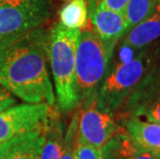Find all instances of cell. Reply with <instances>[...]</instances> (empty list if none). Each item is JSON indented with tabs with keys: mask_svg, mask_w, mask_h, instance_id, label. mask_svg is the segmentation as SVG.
Here are the masks:
<instances>
[{
	"mask_svg": "<svg viewBox=\"0 0 160 159\" xmlns=\"http://www.w3.org/2000/svg\"><path fill=\"white\" fill-rule=\"evenodd\" d=\"M104 159H158L141 149L125 130L119 129L115 137L103 147Z\"/></svg>",
	"mask_w": 160,
	"mask_h": 159,
	"instance_id": "4fadbf2b",
	"label": "cell"
},
{
	"mask_svg": "<svg viewBox=\"0 0 160 159\" xmlns=\"http://www.w3.org/2000/svg\"><path fill=\"white\" fill-rule=\"evenodd\" d=\"M55 113V107L46 102H24L0 111V144L42 126Z\"/></svg>",
	"mask_w": 160,
	"mask_h": 159,
	"instance_id": "52a82bcc",
	"label": "cell"
},
{
	"mask_svg": "<svg viewBox=\"0 0 160 159\" xmlns=\"http://www.w3.org/2000/svg\"><path fill=\"white\" fill-rule=\"evenodd\" d=\"M125 131L138 146L158 157L160 154V124L131 116L125 125Z\"/></svg>",
	"mask_w": 160,
	"mask_h": 159,
	"instance_id": "7c38bea8",
	"label": "cell"
},
{
	"mask_svg": "<svg viewBox=\"0 0 160 159\" xmlns=\"http://www.w3.org/2000/svg\"><path fill=\"white\" fill-rule=\"evenodd\" d=\"M154 57L145 48L131 59L121 61L105 74L97 93L98 103L113 112L130 101L152 72Z\"/></svg>",
	"mask_w": 160,
	"mask_h": 159,
	"instance_id": "277c9868",
	"label": "cell"
},
{
	"mask_svg": "<svg viewBox=\"0 0 160 159\" xmlns=\"http://www.w3.org/2000/svg\"><path fill=\"white\" fill-rule=\"evenodd\" d=\"M55 13V0H0V40L43 27Z\"/></svg>",
	"mask_w": 160,
	"mask_h": 159,
	"instance_id": "5b68a950",
	"label": "cell"
},
{
	"mask_svg": "<svg viewBox=\"0 0 160 159\" xmlns=\"http://www.w3.org/2000/svg\"><path fill=\"white\" fill-rule=\"evenodd\" d=\"M117 42H105L93 29L81 30L76 53V89L79 103L97 97V90L108 73Z\"/></svg>",
	"mask_w": 160,
	"mask_h": 159,
	"instance_id": "3957f363",
	"label": "cell"
},
{
	"mask_svg": "<svg viewBox=\"0 0 160 159\" xmlns=\"http://www.w3.org/2000/svg\"><path fill=\"white\" fill-rule=\"evenodd\" d=\"M50 28L43 26L0 40V87L24 102L55 106L48 69Z\"/></svg>",
	"mask_w": 160,
	"mask_h": 159,
	"instance_id": "6da1fadb",
	"label": "cell"
},
{
	"mask_svg": "<svg viewBox=\"0 0 160 159\" xmlns=\"http://www.w3.org/2000/svg\"><path fill=\"white\" fill-rule=\"evenodd\" d=\"M158 159H160V154L158 155Z\"/></svg>",
	"mask_w": 160,
	"mask_h": 159,
	"instance_id": "7402d4cb",
	"label": "cell"
},
{
	"mask_svg": "<svg viewBox=\"0 0 160 159\" xmlns=\"http://www.w3.org/2000/svg\"><path fill=\"white\" fill-rule=\"evenodd\" d=\"M16 104V99L11 93L0 87V111Z\"/></svg>",
	"mask_w": 160,
	"mask_h": 159,
	"instance_id": "ffe728a7",
	"label": "cell"
},
{
	"mask_svg": "<svg viewBox=\"0 0 160 159\" xmlns=\"http://www.w3.org/2000/svg\"><path fill=\"white\" fill-rule=\"evenodd\" d=\"M138 103L135 116H144L160 124V70L153 68L131 101Z\"/></svg>",
	"mask_w": 160,
	"mask_h": 159,
	"instance_id": "30bf717a",
	"label": "cell"
},
{
	"mask_svg": "<svg viewBox=\"0 0 160 159\" xmlns=\"http://www.w3.org/2000/svg\"><path fill=\"white\" fill-rule=\"evenodd\" d=\"M77 147V116L71 120L66 133L64 135V144L61 154L58 159H76Z\"/></svg>",
	"mask_w": 160,
	"mask_h": 159,
	"instance_id": "e0dca14e",
	"label": "cell"
},
{
	"mask_svg": "<svg viewBox=\"0 0 160 159\" xmlns=\"http://www.w3.org/2000/svg\"><path fill=\"white\" fill-rule=\"evenodd\" d=\"M59 23L68 29H84L88 20L86 0H65L59 11Z\"/></svg>",
	"mask_w": 160,
	"mask_h": 159,
	"instance_id": "9a60e30c",
	"label": "cell"
},
{
	"mask_svg": "<svg viewBox=\"0 0 160 159\" xmlns=\"http://www.w3.org/2000/svg\"><path fill=\"white\" fill-rule=\"evenodd\" d=\"M77 143L96 148L103 147L118 132L114 115L98 103L97 97L76 114Z\"/></svg>",
	"mask_w": 160,
	"mask_h": 159,
	"instance_id": "8992f818",
	"label": "cell"
},
{
	"mask_svg": "<svg viewBox=\"0 0 160 159\" xmlns=\"http://www.w3.org/2000/svg\"><path fill=\"white\" fill-rule=\"evenodd\" d=\"M64 130L57 112L51 117L47 127L45 143L39 159H58L64 144Z\"/></svg>",
	"mask_w": 160,
	"mask_h": 159,
	"instance_id": "5bb4252c",
	"label": "cell"
},
{
	"mask_svg": "<svg viewBox=\"0 0 160 159\" xmlns=\"http://www.w3.org/2000/svg\"><path fill=\"white\" fill-rule=\"evenodd\" d=\"M81 30L68 29L59 22L50 28L48 62L55 86V97L64 112L79 104L76 89V53Z\"/></svg>",
	"mask_w": 160,
	"mask_h": 159,
	"instance_id": "7a4b0ae2",
	"label": "cell"
},
{
	"mask_svg": "<svg viewBox=\"0 0 160 159\" xmlns=\"http://www.w3.org/2000/svg\"><path fill=\"white\" fill-rule=\"evenodd\" d=\"M160 38V0L146 19L126 33L123 46L131 50H142Z\"/></svg>",
	"mask_w": 160,
	"mask_h": 159,
	"instance_id": "8fae6325",
	"label": "cell"
},
{
	"mask_svg": "<svg viewBox=\"0 0 160 159\" xmlns=\"http://www.w3.org/2000/svg\"><path fill=\"white\" fill-rule=\"evenodd\" d=\"M157 0H128L124 15L126 19V33L132 27L146 19L153 11Z\"/></svg>",
	"mask_w": 160,
	"mask_h": 159,
	"instance_id": "2e32d148",
	"label": "cell"
},
{
	"mask_svg": "<svg viewBox=\"0 0 160 159\" xmlns=\"http://www.w3.org/2000/svg\"><path fill=\"white\" fill-rule=\"evenodd\" d=\"M94 32L105 42H118L126 34V19L123 12L107 8L98 3L91 12Z\"/></svg>",
	"mask_w": 160,
	"mask_h": 159,
	"instance_id": "9c48e42d",
	"label": "cell"
},
{
	"mask_svg": "<svg viewBox=\"0 0 160 159\" xmlns=\"http://www.w3.org/2000/svg\"><path fill=\"white\" fill-rule=\"evenodd\" d=\"M95 3H96V0H92V1H91V2L89 3V4H90V6H91V7H92V8H91L92 11H93V9H94V8H95V7H96V6H97L96 4H95Z\"/></svg>",
	"mask_w": 160,
	"mask_h": 159,
	"instance_id": "44dd1931",
	"label": "cell"
},
{
	"mask_svg": "<svg viewBox=\"0 0 160 159\" xmlns=\"http://www.w3.org/2000/svg\"><path fill=\"white\" fill-rule=\"evenodd\" d=\"M127 2L128 0H100L99 4L107 8L112 9V11L124 13Z\"/></svg>",
	"mask_w": 160,
	"mask_h": 159,
	"instance_id": "d6986e66",
	"label": "cell"
},
{
	"mask_svg": "<svg viewBox=\"0 0 160 159\" xmlns=\"http://www.w3.org/2000/svg\"><path fill=\"white\" fill-rule=\"evenodd\" d=\"M49 120L35 129L0 144V159H39Z\"/></svg>",
	"mask_w": 160,
	"mask_h": 159,
	"instance_id": "ba28073f",
	"label": "cell"
},
{
	"mask_svg": "<svg viewBox=\"0 0 160 159\" xmlns=\"http://www.w3.org/2000/svg\"><path fill=\"white\" fill-rule=\"evenodd\" d=\"M76 159H104L103 149L77 143Z\"/></svg>",
	"mask_w": 160,
	"mask_h": 159,
	"instance_id": "ac0fdd59",
	"label": "cell"
}]
</instances>
